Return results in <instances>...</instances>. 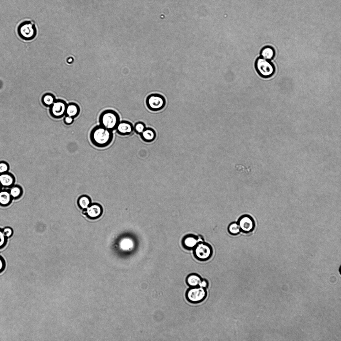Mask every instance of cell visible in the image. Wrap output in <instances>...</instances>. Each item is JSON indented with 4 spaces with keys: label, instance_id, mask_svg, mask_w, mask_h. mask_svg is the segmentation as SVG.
Here are the masks:
<instances>
[{
    "label": "cell",
    "instance_id": "5b68a950",
    "mask_svg": "<svg viewBox=\"0 0 341 341\" xmlns=\"http://www.w3.org/2000/svg\"><path fill=\"white\" fill-rule=\"evenodd\" d=\"M255 66L257 73L263 78H269L275 73L274 67L272 63L261 57L257 59Z\"/></svg>",
    "mask_w": 341,
    "mask_h": 341
},
{
    "label": "cell",
    "instance_id": "83f0119b",
    "mask_svg": "<svg viewBox=\"0 0 341 341\" xmlns=\"http://www.w3.org/2000/svg\"><path fill=\"white\" fill-rule=\"evenodd\" d=\"M74 121V118L69 116L66 115L64 118V123L67 125H70L73 124Z\"/></svg>",
    "mask_w": 341,
    "mask_h": 341
},
{
    "label": "cell",
    "instance_id": "7c38bea8",
    "mask_svg": "<svg viewBox=\"0 0 341 341\" xmlns=\"http://www.w3.org/2000/svg\"><path fill=\"white\" fill-rule=\"evenodd\" d=\"M203 279L198 274L192 273L189 275L186 278L185 282L190 287H200Z\"/></svg>",
    "mask_w": 341,
    "mask_h": 341
},
{
    "label": "cell",
    "instance_id": "7402d4cb",
    "mask_svg": "<svg viewBox=\"0 0 341 341\" xmlns=\"http://www.w3.org/2000/svg\"><path fill=\"white\" fill-rule=\"evenodd\" d=\"M9 193L11 197L14 198H17L21 194V189L18 187H14L11 189Z\"/></svg>",
    "mask_w": 341,
    "mask_h": 341
},
{
    "label": "cell",
    "instance_id": "3957f363",
    "mask_svg": "<svg viewBox=\"0 0 341 341\" xmlns=\"http://www.w3.org/2000/svg\"><path fill=\"white\" fill-rule=\"evenodd\" d=\"M99 120L101 126L111 131L116 129L120 121L118 113L112 110H107L102 112Z\"/></svg>",
    "mask_w": 341,
    "mask_h": 341
},
{
    "label": "cell",
    "instance_id": "30bf717a",
    "mask_svg": "<svg viewBox=\"0 0 341 341\" xmlns=\"http://www.w3.org/2000/svg\"><path fill=\"white\" fill-rule=\"evenodd\" d=\"M202 238L193 234H189L183 238L182 243L183 247L187 249H194L200 242H203Z\"/></svg>",
    "mask_w": 341,
    "mask_h": 341
},
{
    "label": "cell",
    "instance_id": "d4e9b609",
    "mask_svg": "<svg viewBox=\"0 0 341 341\" xmlns=\"http://www.w3.org/2000/svg\"><path fill=\"white\" fill-rule=\"evenodd\" d=\"M6 238L3 230L0 229V249L3 247L6 244Z\"/></svg>",
    "mask_w": 341,
    "mask_h": 341
},
{
    "label": "cell",
    "instance_id": "f1b7e54d",
    "mask_svg": "<svg viewBox=\"0 0 341 341\" xmlns=\"http://www.w3.org/2000/svg\"><path fill=\"white\" fill-rule=\"evenodd\" d=\"M6 263L4 260L0 256V273L5 270Z\"/></svg>",
    "mask_w": 341,
    "mask_h": 341
},
{
    "label": "cell",
    "instance_id": "484cf974",
    "mask_svg": "<svg viewBox=\"0 0 341 341\" xmlns=\"http://www.w3.org/2000/svg\"><path fill=\"white\" fill-rule=\"evenodd\" d=\"M8 165L5 163H0V173H5L8 170Z\"/></svg>",
    "mask_w": 341,
    "mask_h": 341
},
{
    "label": "cell",
    "instance_id": "cb8c5ba5",
    "mask_svg": "<svg viewBox=\"0 0 341 341\" xmlns=\"http://www.w3.org/2000/svg\"><path fill=\"white\" fill-rule=\"evenodd\" d=\"M132 243L129 239H125L121 242V247L123 249H128L132 247Z\"/></svg>",
    "mask_w": 341,
    "mask_h": 341
},
{
    "label": "cell",
    "instance_id": "603a6c76",
    "mask_svg": "<svg viewBox=\"0 0 341 341\" xmlns=\"http://www.w3.org/2000/svg\"><path fill=\"white\" fill-rule=\"evenodd\" d=\"M134 129L137 133L141 134L146 129L145 125L142 122H138L135 124Z\"/></svg>",
    "mask_w": 341,
    "mask_h": 341
},
{
    "label": "cell",
    "instance_id": "f546056e",
    "mask_svg": "<svg viewBox=\"0 0 341 341\" xmlns=\"http://www.w3.org/2000/svg\"><path fill=\"white\" fill-rule=\"evenodd\" d=\"M208 286V283L206 280L203 279L200 287L206 288Z\"/></svg>",
    "mask_w": 341,
    "mask_h": 341
},
{
    "label": "cell",
    "instance_id": "5bb4252c",
    "mask_svg": "<svg viewBox=\"0 0 341 341\" xmlns=\"http://www.w3.org/2000/svg\"><path fill=\"white\" fill-rule=\"evenodd\" d=\"M80 108L79 105L75 103L67 104L66 111V115L76 118L80 113Z\"/></svg>",
    "mask_w": 341,
    "mask_h": 341
},
{
    "label": "cell",
    "instance_id": "7a4b0ae2",
    "mask_svg": "<svg viewBox=\"0 0 341 341\" xmlns=\"http://www.w3.org/2000/svg\"><path fill=\"white\" fill-rule=\"evenodd\" d=\"M17 32L20 38L25 41H32L37 35V29L35 22L26 20L21 22L17 26Z\"/></svg>",
    "mask_w": 341,
    "mask_h": 341
},
{
    "label": "cell",
    "instance_id": "6da1fadb",
    "mask_svg": "<svg viewBox=\"0 0 341 341\" xmlns=\"http://www.w3.org/2000/svg\"><path fill=\"white\" fill-rule=\"evenodd\" d=\"M90 139L93 144L96 146L103 148L107 147L113 140L112 131L100 125L94 127L91 131Z\"/></svg>",
    "mask_w": 341,
    "mask_h": 341
},
{
    "label": "cell",
    "instance_id": "2e32d148",
    "mask_svg": "<svg viewBox=\"0 0 341 341\" xmlns=\"http://www.w3.org/2000/svg\"><path fill=\"white\" fill-rule=\"evenodd\" d=\"M260 55L261 57L265 59L270 60L274 57L275 51L274 49L271 47H265L261 50Z\"/></svg>",
    "mask_w": 341,
    "mask_h": 341
},
{
    "label": "cell",
    "instance_id": "ffe728a7",
    "mask_svg": "<svg viewBox=\"0 0 341 341\" xmlns=\"http://www.w3.org/2000/svg\"><path fill=\"white\" fill-rule=\"evenodd\" d=\"M142 137L146 141H152L155 137L154 130L150 128H147L141 133Z\"/></svg>",
    "mask_w": 341,
    "mask_h": 341
},
{
    "label": "cell",
    "instance_id": "9a60e30c",
    "mask_svg": "<svg viewBox=\"0 0 341 341\" xmlns=\"http://www.w3.org/2000/svg\"><path fill=\"white\" fill-rule=\"evenodd\" d=\"M14 178L12 175L4 173L0 175V184L5 187H9L13 184Z\"/></svg>",
    "mask_w": 341,
    "mask_h": 341
},
{
    "label": "cell",
    "instance_id": "8fae6325",
    "mask_svg": "<svg viewBox=\"0 0 341 341\" xmlns=\"http://www.w3.org/2000/svg\"><path fill=\"white\" fill-rule=\"evenodd\" d=\"M116 129L119 134L126 135L131 133L134 129V127L131 122L128 121H120Z\"/></svg>",
    "mask_w": 341,
    "mask_h": 341
},
{
    "label": "cell",
    "instance_id": "44dd1931",
    "mask_svg": "<svg viewBox=\"0 0 341 341\" xmlns=\"http://www.w3.org/2000/svg\"><path fill=\"white\" fill-rule=\"evenodd\" d=\"M228 229L229 234L232 235H237L241 232L240 226L237 222H234L230 223Z\"/></svg>",
    "mask_w": 341,
    "mask_h": 341
},
{
    "label": "cell",
    "instance_id": "d6986e66",
    "mask_svg": "<svg viewBox=\"0 0 341 341\" xmlns=\"http://www.w3.org/2000/svg\"><path fill=\"white\" fill-rule=\"evenodd\" d=\"M78 203L81 209H86L90 205L91 200L88 196L83 195L78 199Z\"/></svg>",
    "mask_w": 341,
    "mask_h": 341
},
{
    "label": "cell",
    "instance_id": "9c48e42d",
    "mask_svg": "<svg viewBox=\"0 0 341 341\" xmlns=\"http://www.w3.org/2000/svg\"><path fill=\"white\" fill-rule=\"evenodd\" d=\"M241 232L245 233L251 232L254 230L255 223L254 220L250 215H242L237 221Z\"/></svg>",
    "mask_w": 341,
    "mask_h": 341
},
{
    "label": "cell",
    "instance_id": "ac0fdd59",
    "mask_svg": "<svg viewBox=\"0 0 341 341\" xmlns=\"http://www.w3.org/2000/svg\"><path fill=\"white\" fill-rule=\"evenodd\" d=\"M11 200V196L9 192L6 191L0 192V205L3 206L8 205Z\"/></svg>",
    "mask_w": 341,
    "mask_h": 341
},
{
    "label": "cell",
    "instance_id": "277c9868",
    "mask_svg": "<svg viewBox=\"0 0 341 341\" xmlns=\"http://www.w3.org/2000/svg\"><path fill=\"white\" fill-rule=\"evenodd\" d=\"M207 295L205 288L200 287H190L186 291L187 300L192 304H198L205 300Z\"/></svg>",
    "mask_w": 341,
    "mask_h": 341
},
{
    "label": "cell",
    "instance_id": "e0dca14e",
    "mask_svg": "<svg viewBox=\"0 0 341 341\" xmlns=\"http://www.w3.org/2000/svg\"><path fill=\"white\" fill-rule=\"evenodd\" d=\"M56 100L54 95L49 93L44 94L41 99L43 104L46 107H49L54 104Z\"/></svg>",
    "mask_w": 341,
    "mask_h": 341
},
{
    "label": "cell",
    "instance_id": "4fadbf2b",
    "mask_svg": "<svg viewBox=\"0 0 341 341\" xmlns=\"http://www.w3.org/2000/svg\"><path fill=\"white\" fill-rule=\"evenodd\" d=\"M86 213L91 218H96L99 216L102 213V209L99 204H94L90 206L86 209Z\"/></svg>",
    "mask_w": 341,
    "mask_h": 341
},
{
    "label": "cell",
    "instance_id": "4316f807",
    "mask_svg": "<svg viewBox=\"0 0 341 341\" xmlns=\"http://www.w3.org/2000/svg\"><path fill=\"white\" fill-rule=\"evenodd\" d=\"M3 232L6 238H9L12 235L13 230L12 229L9 227L5 228L3 230Z\"/></svg>",
    "mask_w": 341,
    "mask_h": 341
},
{
    "label": "cell",
    "instance_id": "8992f818",
    "mask_svg": "<svg viewBox=\"0 0 341 341\" xmlns=\"http://www.w3.org/2000/svg\"><path fill=\"white\" fill-rule=\"evenodd\" d=\"M193 249L195 258L200 261L209 260L213 255V249L212 246L203 241L199 242Z\"/></svg>",
    "mask_w": 341,
    "mask_h": 341
},
{
    "label": "cell",
    "instance_id": "52a82bcc",
    "mask_svg": "<svg viewBox=\"0 0 341 341\" xmlns=\"http://www.w3.org/2000/svg\"><path fill=\"white\" fill-rule=\"evenodd\" d=\"M146 104L150 111H157L161 110L165 107L166 101L164 97L161 95L152 94L147 97Z\"/></svg>",
    "mask_w": 341,
    "mask_h": 341
},
{
    "label": "cell",
    "instance_id": "ba28073f",
    "mask_svg": "<svg viewBox=\"0 0 341 341\" xmlns=\"http://www.w3.org/2000/svg\"><path fill=\"white\" fill-rule=\"evenodd\" d=\"M67 105L66 102L63 100H56L50 107L51 115L56 119L62 118L66 114Z\"/></svg>",
    "mask_w": 341,
    "mask_h": 341
}]
</instances>
